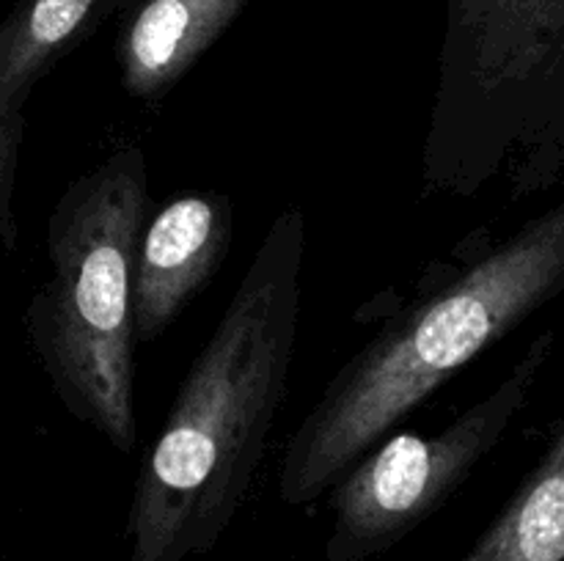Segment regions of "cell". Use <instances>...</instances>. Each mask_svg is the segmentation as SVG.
<instances>
[{
    "label": "cell",
    "instance_id": "cell-11",
    "mask_svg": "<svg viewBox=\"0 0 564 561\" xmlns=\"http://www.w3.org/2000/svg\"><path fill=\"white\" fill-rule=\"evenodd\" d=\"M135 3V0H116V11H124L127 6H132Z\"/></svg>",
    "mask_w": 564,
    "mask_h": 561
},
{
    "label": "cell",
    "instance_id": "cell-6",
    "mask_svg": "<svg viewBox=\"0 0 564 561\" xmlns=\"http://www.w3.org/2000/svg\"><path fill=\"white\" fill-rule=\"evenodd\" d=\"M235 212L224 193L185 190L149 212L132 270V339L152 344L224 264Z\"/></svg>",
    "mask_w": 564,
    "mask_h": 561
},
{
    "label": "cell",
    "instance_id": "cell-1",
    "mask_svg": "<svg viewBox=\"0 0 564 561\" xmlns=\"http://www.w3.org/2000/svg\"><path fill=\"white\" fill-rule=\"evenodd\" d=\"M306 215L270 223L138 471L130 561H187L246 504L279 418L303 308Z\"/></svg>",
    "mask_w": 564,
    "mask_h": 561
},
{
    "label": "cell",
    "instance_id": "cell-10",
    "mask_svg": "<svg viewBox=\"0 0 564 561\" xmlns=\"http://www.w3.org/2000/svg\"><path fill=\"white\" fill-rule=\"evenodd\" d=\"M22 130H25L22 116H0V242L9 251L17 248V237H20L14 218V187Z\"/></svg>",
    "mask_w": 564,
    "mask_h": 561
},
{
    "label": "cell",
    "instance_id": "cell-9",
    "mask_svg": "<svg viewBox=\"0 0 564 561\" xmlns=\"http://www.w3.org/2000/svg\"><path fill=\"white\" fill-rule=\"evenodd\" d=\"M460 561H564L562 418H554L545 449L501 515Z\"/></svg>",
    "mask_w": 564,
    "mask_h": 561
},
{
    "label": "cell",
    "instance_id": "cell-8",
    "mask_svg": "<svg viewBox=\"0 0 564 561\" xmlns=\"http://www.w3.org/2000/svg\"><path fill=\"white\" fill-rule=\"evenodd\" d=\"M110 11L116 0H17L0 22V116H22L36 82Z\"/></svg>",
    "mask_w": 564,
    "mask_h": 561
},
{
    "label": "cell",
    "instance_id": "cell-5",
    "mask_svg": "<svg viewBox=\"0 0 564 561\" xmlns=\"http://www.w3.org/2000/svg\"><path fill=\"white\" fill-rule=\"evenodd\" d=\"M556 350L543 330L479 402L435 435L402 432L364 451L330 487L325 561H369L394 548L457 493L532 402Z\"/></svg>",
    "mask_w": 564,
    "mask_h": 561
},
{
    "label": "cell",
    "instance_id": "cell-2",
    "mask_svg": "<svg viewBox=\"0 0 564 561\" xmlns=\"http://www.w3.org/2000/svg\"><path fill=\"white\" fill-rule=\"evenodd\" d=\"M564 286V204L430 286L325 385L290 438L279 498L308 506L413 407Z\"/></svg>",
    "mask_w": 564,
    "mask_h": 561
},
{
    "label": "cell",
    "instance_id": "cell-7",
    "mask_svg": "<svg viewBox=\"0 0 564 561\" xmlns=\"http://www.w3.org/2000/svg\"><path fill=\"white\" fill-rule=\"evenodd\" d=\"M248 0H135L124 9L116 61L121 86L138 99H160L224 36Z\"/></svg>",
    "mask_w": 564,
    "mask_h": 561
},
{
    "label": "cell",
    "instance_id": "cell-3",
    "mask_svg": "<svg viewBox=\"0 0 564 561\" xmlns=\"http://www.w3.org/2000/svg\"><path fill=\"white\" fill-rule=\"evenodd\" d=\"M562 176L564 0H446L424 190L532 198Z\"/></svg>",
    "mask_w": 564,
    "mask_h": 561
},
{
    "label": "cell",
    "instance_id": "cell-4",
    "mask_svg": "<svg viewBox=\"0 0 564 561\" xmlns=\"http://www.w3.org/2000/svg\"><path fill=\"white\" fill-rule=\"evenodd\" d=\"M149 212L141 146H119L77 176L47 223L53 275L28 306V336L55 396L124 454L138 440L132 270Z\"/></svg>",
    "mask_w": 564,
    "mask_h": 561
}]
</instances>
